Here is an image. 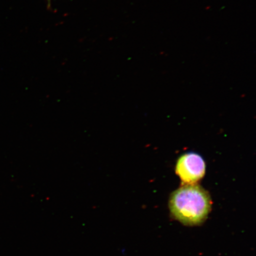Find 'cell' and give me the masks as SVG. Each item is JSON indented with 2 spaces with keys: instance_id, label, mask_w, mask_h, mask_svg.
<instances>
[{
  "instance_id": "cell-1",
  "label": "cell",
  "mask_w": 256,
  "mask_h": 256,
  "mask_svg": "<svg viewBox=\"0 0 256 256\" xmlns=\"http://www.w3.org/2000/svg\"><path fill=\"white\" fill-rule=\"evenodd\" d=\"M210 194L195 184H184L175 190L169 200V208L176 220L186 226L204 222L211 210Z\"/></svg>"
},
{
  "instance_id": "cell-2",
  "label": "cell",
  "mask_w": 256,
  "mask_h": 256,
  "mask_svg": "<svg viewBox=\"0 0 256 256\" xmlns=\"http://www.w3.org/2000/svg\"><path fill=\"white\" fill-rule=\"evenodd\" d=\"M206 172V162L196 153L184 154L176 163V174L184 184H196L204 178Z\"/></svg>"
},
{
  "instance_id": "cell-3",
  "label": "cell",
  "mask_w": 256,
  "mask_h": 256,
  "mask_svg": "<svg viewBox=\"0 0 256 256\" xmlns=\"http://www.w3.org/2000/svg\"><path fill=\"white\" fill-rule=\"evenodd\" d=\"M48 2H50V0H48Z\"/></svg>"
}]
</instances>
